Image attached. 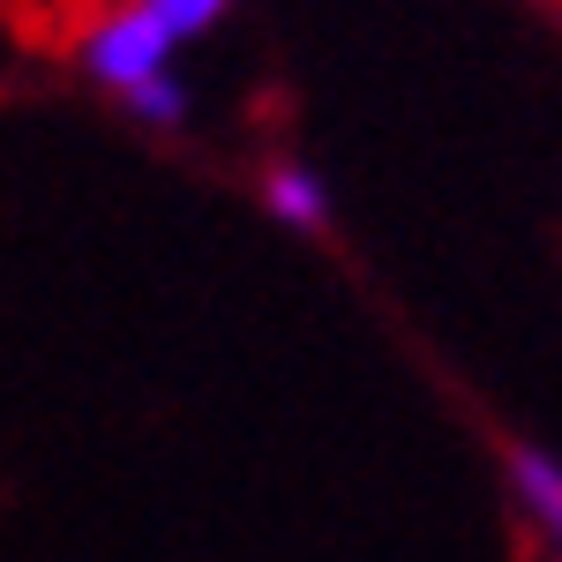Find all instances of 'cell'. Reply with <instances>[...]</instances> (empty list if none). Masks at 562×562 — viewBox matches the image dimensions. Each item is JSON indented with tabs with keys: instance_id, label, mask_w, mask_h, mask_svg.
Returning a JSON list of instances; mask_svg holds the SVG:
<instances>
[{
	"instance_id": "6da1fadb",
	"label": "cell",
	"mask_w": 562,
	"mask_h": 562,
	"mask_svg": "<svg viewBox=\"0 0 562 562\" xmlns=\"http://www.w3.org/2000/svg\"><path fill=\"white\" fill-rule=\"evenodd\" d=\"M180 53H188V45L166 31V15H158L150 0H105V8H90L83 23H76V38H68L76 76H83L105 105L128 98V90H143V83H158V76H173Z\"/></svg>"
},
{
	"instance_id": "7a4b0ae2",
	"label": "cell",
	"mask_w": 562,
	"mask_h": 562,
	"mask_svg": "<svg viewBox=\"0 0 562 562\" xmlns=\"http://www.w3.org/2000/svg\"><path fill=\"white\" fill-rule=\"evenodd\" d=\"M495 480H503V503L518 518L525 548L540 562H562V450L540 435H503Z\"/></svg>"
},
{
	"instance_id": "3957f363",
	"label": "cell",
	"mask_w": 562,
	"mask_h": 562,
	"mask_svg": "<svg viewBox=\"0 0 562 562\" xmlns=\"http://www.w3.org/2000/svg\"><path fill=\"white\" fill-rule=\"evenodd\" d=\"M256 203H262V217H270V225H285L293 240H323V233L338 225V188L323 180V166H307V158H293V150L262 158Z\"/></svg>"
},
{
	"instance_id": "277c9868",
	"label": "cell",
	"mask_w": 562,
	"mask_h": 562,
	"mask_svg": "<svg viewBox=\"0 0 562 562\" xmlns=\"http://www.w3.org/2000/svg\"><path fill=\"white\" fill-rule=\"evenodd\" d=\"M113 113L128 121V128H150V135H180L188 128V113H195V90H188V76H158V83L128 90V98H113Z\"/></svg>"
},
{
	"instance_id": "5b68a950",
	"label": "cell",
	"mask_w": 562,
	"mask_h": 562,
	"mask_svg": "<svg viewBox=\"0 0 562 562\" xmlns=\"http://www.w3.org/2000/svg\"><path fill=\"white\" fill-rule=\"evenodd\" d=\"M158 15H166V31H173L180 45H195V38H211L217 23L240 8V0H150Z\"/></svg>"
}]
</instances>
